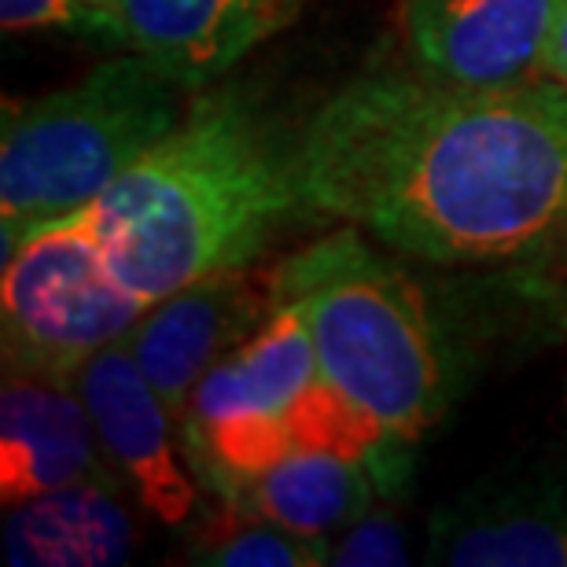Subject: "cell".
Wrapping results in <instances>:
<instances>
[{"label": "cell", "instance_id": "52a82bcc", "mask_svg": "<svg viewBox=\"0 0 567 567\" xmlns=\"http://www.w3.org/2000/svg\"><path fill=\"white\" fill-rule=\"evenodd\" d=\"M74 388L82 391L100 446L137 508L166 527H188L207 491L185 457L174 413L144 377L126 339L89 358Z\"/></svg>", "mask_w": 567, "mask_h": 567}, {"label": "cell", "instance_id": "6da1fadb", "mask_svg": "<svg viewBox=\"0 0 567 567\" xmlns=\"http://www.w3.org/2000/svg\"><path fill=\"white\" fill-rule=\"evenodd\" d=\"M306 210L431 266L519 262L567 225V85L365 74L295 141Z\"/></svg>", "mask_w": 567, "mask_h": 567}, {"label": "cell", "instance_id": "2e32d148", "mask_svg": "<svg viewBox=\"0 0 567 567\" xmlns=\"http://www.w3.org/2000/svg\"><path fill=\"white\" fill-rule=\"evenodd\" d=\"M410 538L391 508L372 505L354 524L328 538V567H405Z\"/></svg>", "mask_w": 567, "mask_h": 567}, {"label": "cell", "instance_id": "3957f363", "mask_svg": "<svg viewBox=\"0 0 567 567\" xmlns=\"http://www.w3.org/2000/svg\"><path fill=\"white\" fill-rule=\"evenodd\" d=\"M269 291L302 317L321 380L380 442L405 450L442 416L450 388L431 306L361 229L343 225L280 258Z\"/></svg>", "mask_w": 567, "mask_h": 567}, {"label": "cell", "instance_id": "30bf717a", "mask_svg": "<svg viewBox=\"0 0 567 567\" xmlns=\"http://www.w3.org/2000/svg\"><path fill=\"white\" fill-rule=\"evenodd\" d=\"M427 564L567 567V475L486 480L431 516Z\"/></svg>", "mask_w": 567, "mask_h": 567}, {"label": "cell", "instance_id": "8992f818", "mask_svg": "<svg viewBox=\"0 0 567 567\" xmlns=\"http://www.w3.org/2000/svg\"><path fill=\"white\" fill-rule=\"evenodd\" d=\"M147 306L118 280L89 207L44 221L4 255V372L74 383L89 358L137 328Z\"/></svg>", "mask_w": 567, "mask_h": 567}, {"label": "cell", "instance_id": "277c9868", "mask_svg": "<svg viewBox=\"0 0 567 567\" xmlns=\"http://www.w3.org/2000/svg\"><path fill=\"white\" fill-rule=\"evenodd\" d=\"M192 89L141 52L115 55L74 85L8 107L0 133L4 255L44 221L85 210L169 137Z\"/></svg>", "mask_w": 567, "mask_h": 567}, {"label": "cell", "instance_id": "5b68a950", "mask_svg": "<svg viewBox=\"0 0 567 567\" xmlns=\"http://www.w3.org/2000/svg\"><path fill=\"white\" fill-rule=\"evenodd\" d=\"M181 446L214 497L306 446L361 453L383 472L399 457L321 380L313 339L291 306H277L244 347L199 380L181 416Z\"/></svg>", "mask_w": 567, "mask_h": 567}, {"label": "cell", "instance_id": "5bb4252c", "mask_svg": "<svg viewBox=\"0 0 567 567\" xmlns=\"http://www.w3.org/2000/svg\"><path fill=\"white\" fill-rule=\"evenodd\" d=\"M391 480L380 461L361 453L306 446L251 472L218 502L266 516L299 535L332 538L377 505L380 483Z\"/></svg>", "mask_w": 567, "mask_h": 567}, {"label": "cell", "instance_id": "4fadbf2b", "mask_svg": "<svg viewBox=\"0 0 567 567\" xmlns=\"http://www.w3.org/2000/svg\"><path fill=\"white\" fill-rule=\"evenodd\" d=\"M133 494L118 480H89L4 508V564L11 567H111L137 546Z\"/></svg>", "mask_w": 567, "mask_h": 567}, {"label": "cell", "instance_id": "e0dca14e", "mask_svg": "<svg viewBox=\"0 0 567 567\" xmlns=\"http://www.w3.org/2000/svg\"><path fill=\"white\" fill-rule=\"evenodd\" d=\"M0 22L8 33L16 30H78L107 33L118 41V27L107 4L96 0H0Z\"/></svg>", "mask_w": 567, "mask_h": 567}, {"label": "cell", "instance_id": "ba28073f", "mask_svg": "<svg viewBox=\"0 0 567 567\" xmlns=\"http://www.w3.org/2000/svg\"><path fill=\"white\" fill-rule=\"evenodd\" d=\"M274 310L269 280H255L251 269L196 280L147 306L126 343L177 427L199 380L244 347Z\"/></svg>", "mask_w": 567, "mask_h": 567}, {"label": "cell", "instance_id": "8fae6325", "mask_svg": "<svg viewBox=\"0 0 567 567\" xmlns=\"http://www.w3.org/2000/svg\"><path fill=\"white\" fill-rule=\"evenodd\" d=\"M118 41L185 82L210 89L258 44L288 30L306 0H104Z\"/></svg>", "mask_w": 567, "mask_h": 567}, {"label": "cell", "instance_id": "7a4b0ae2", "mask_svg": "<svg viewBox=\"0 0 567 567\" xmlns=\"http://www.w3.org/2000/svg\"><path fill=\"white\" fill-rule=\"evenodd\" d=\"M299 207L295 141H277L236 96L203 93L89 218L118 280L158 302L196 280L251 269Z\"/></svg>", "mask_w": 567, "mask_h": 567}, {"label": "cell", "instance_id": "9c48e42d", "mask_svg": "<svg viewBox=\"0 0 567 567\" xmlns=\"http://www.w3.org/2000/svg\"><path fill=\"white\" fill-rule=\"evenodd\" d=\"M557 11L560 0H402V27L424 74L494 89L546 78Z\"/></svg>", "mask_w": 567, "mask_h": 567}, {"label": "cell", "instance_id": "ffe728a7", "mask_svg": "<svg viewBox=\"0 0 567 567\" xmlns=\"http://www.w3.org/2000/svg\"><path fill=\"white\" fill-rule=\"evenodd\" d=\"M96 4H104V0H96Z\"/></svg>", "mask_w": 567, "mask_h": 567}, {"label": "cell", "instance_id": "ac0fdd59", "mask_svg": "<svg viewBox=\"0 0 567 567\" xmlns=\"http://www.w3.org/2000/svg\"><path fill=\"white\" fill-rule=\"evenodd\" d=\"M527 288H538L567 302V225L527 258Z\"/></svg>", "mask_w": 567, "mask_h": 567}, {"label": "cell", "instance_id": "d6986e66", "mask_svg": "<svg viewBox=\"0 0 567 567\" xmlns=\"http://www.w3.org/2000/svg\"><path fill=\"white\" fill-rule=\"evenodd\" d=\"M542 74L567 85V0H560L557 27H553V38L546 44V66H542Z\"/></svg>", "mask_w": 567, "mask_h": 567}, {"label": "cell", "instance_id": "7c38bea8", "mask_svg": "<svg viewBox=\"0 0 567 567\" xmlns=\"http://www.w3.org/2000/svg\"><path fill=\"white\" fill-rule=\"evenodd\" d=\"M89 480H118V475L100 446L82 391L74 383L30 377V372H4V388H0V502L4 508Z\"/></svg>", "mask_w": 567, "mask_h": 567}, {"label": "cell", "instance_id": "9a60e30c", "mask_svg": "<svg viewBox=\"0 0 567 567\" xmlns=\"http://www.w3.org/2000/svg\"><path fill=\"white\" fill-rule=\"evenodd\" d=\"M188 560L207 567H324L328 538L299 535L221 502V513H210L188 542Z\"/></svg>", "mask_w": 567, "mask_h": 567}]
</instances>
